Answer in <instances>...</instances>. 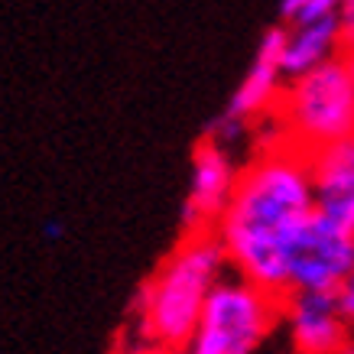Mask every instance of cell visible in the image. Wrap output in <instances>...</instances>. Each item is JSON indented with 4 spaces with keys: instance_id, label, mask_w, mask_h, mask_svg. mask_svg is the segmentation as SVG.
<instances>
[{
    "instance_id": "cell-1",
    "label": "cell",
    "mask_w": 354,
    "mask_h": 354,
    "mask_svg": "<svg viewBox=\"0 0 354 354\" xmlns=\"http://www.w3.org/2000/svg\"><path fill=\"white\" fill-rule=\"evenodd\" d=\"M315 215L309 153L273 133L260 137L254 156L241 166L215 234L234 273L273 296L290 290V254Z\"/></svg>"
},
{
    "instance_id": "cell-2",
    "label": "cell",
    "mask_w": 354,
    "mask_h": 354,
    "mask_svg": "<svg viewBox=\"0 0 354 354\" xmlns=\"http://www.w3.org/2000/svg\"><path fill=\"white\" fill-rule=\"evenodd\" d=\"M231 263L215 231H192L172 247L133 299V328L140 342L183 348L195 335L202 309Z\"/></svg>"
},
{
    "instance_id": "cell-3",
    "label": "cell",
    "mask_w": 354,
    "mask_h": 354,
    "mask_svg": "<svg viewBox=\"0 0 354 354\" xmlns=\"http://www.w3.org/2000/svg\"><path fill=\"white\" fill-rule=\"evenodd\" d=\"M270 127L302 153L354 137V72L348 59L338 55L312 72L286 78Z\"/></svg>"
},
{
    "instance_id": "cell-4",
    "label": "cell",
    "mask_w": 354,
    "mask_h": 354,
    "mask_svg": "<svg viewBox=\"0 0 354 354\" xmlns=\"http://www.w3.org/2000/svg\"><path fill=\"white\" fill-rule=\"evenodd\" d=\"M279 322V296L227 270L212 290L185 354H257Z\"/></svg>"
},
{
    "instance_id": "cell-5",
    "label": "cell",
    "mask_w": 354,
    "mask_h": 354,
    "mask_svg": "<svg viewBox=\"0 0 354 354\" xmlns=\"http://www.w3.org/2000/svg\"><path fill=\"white\" fill-rule=\"evenodd\" d=\"M283 32H286L283 23L263 30L244 78H241L237 88L231 91V97H227V104L221 108V114L208 124V133H205V137H212L234 150L237 143L247 140V133H254L260 124H267V120L273 118L277 101H279V95H283V85H286V78H290L286 68H283Z\"/></svg>"
},
{
    "instance_id": "cell-6",
    "label": "cell",
    "mask_w": 354,
    "mask_h": 354,
    "mask_svg": "<svg viewBox=\"0 0 354 354\" xmlns=\"http://www.w3.org/2000/svg\"><path fill=\"white\" fill-rule=\"evenodd\" d=\"M354 270V234L312 215L290 254V290L338 292Z\"/></svg>"
},
{
    "instance_id": "cell-7",
    "label": "cell",
    "mask_w": 354,
    "mask_h": 354,
    "mask_svg": "<svg viewBox=\"0 0 354 354\" xmlns=\"http://www.w3.org/2000/svg\"><path fill=\"white\" fill-rule=\"evenodd\" d=\"M241 166L234 162V150L205 137L192 150L189 162V179H185V198H183V234L192 231H215L218 218L225 215L231 192L237 185Z\"/></svg>"
},
{
    "instance_id": "cell-8",
    "label": "cell",
    "mask_w": 354,
    "mask_h": 354,
    "mask_svg": "<svg viewBox=\"0 0 354 354\" xmlns=\"http://www.w3.org/2000/svg\"><path fill=\"white\" fill-rule=\"evenodd\" d=\"M279 322L296 354H335L354 335L338 292L292 290L279 296Z\"/></svg>"
},
{
    "instance_id": "cell-9",
    "label": "cell",
    "mask_w": 354,
    "mask_h": 354,
    "mask_svg": "<svg viewBox=\"0 0 354 354\" xmlns=\"http://www.w3.org/2000/svg\"><path fill=\"white\" fill-rule=\"evenodd\" d=\"M315 215L354 234V137L309 153Z\"/></svg>"
},
{
    "instance_id": "cell-10",
    "label": "cell",
    "mask_w": 354,
    "mask_h": 354,
    "mask_svg": "<svg viewBox=\"0 0 354 354\" xmlns=\"http://www.w3.org/2000/svg\"><path fill=\"white\" fill-rule=\"evenodd\" d=\"M338 55H344L338 17L286 26V32H283V68H286L290 78L302 75V72H312V68L332 62Z\"/></svg>"
},
{
    "instance_id": "cell-11",
    "label": "cell",
    "mask_w": 354,
    "mask_h": 354,
    "mask_svg": "<svg viewBox=\"0 0 354 354\" xmlns=\"http://www.w3.org/2000/svg\"><path fill=\"white\" fill-rule=\"evenodd\" d=\"M342 0H279V23L283 26H299V23L332 20L338 17Z\"/></svg>"
},
{
    "instance_id": "cell-12",
    "label": "cell",
    "mask_w": 354,
    "mask_h": 354,
    "mask_svg": "<svg viewBox=\"0 0 354 354\" xmlns=\"http://www.w3.org/2000/svg\"><path fill=\"white\" fill-rule=\"evenodd\" d=\"M338 26H342L344 53L354 49V0H342L338 3Z\"/></svg>"
},
{
    "instance_id": "cell-13",
    "label": "cell",
    "mask_w": 354,
    "mask_h": 354,
    "mask_svg": "<svg viewBox=\"0 0 354 354\" xmlns=\"http://www.w3.org/2000/svg\"><path fill=\"white\" fill-rule=\"evenodd\" d=\"M338 302H342V312H344V319H348V325L354 328V270H351V277L342 283V290H338Z\"/></svg>"
},
{
    "instance_id": "cell-14",
    "label": "cell",
    "mask_w": 354,
    "mask_h": 354,
    "mask_svg": "<svg viewBox=\"0 0 354 354\" xmlns=\"http://www.w3.org/2000/svg\"><path fill=\"white\" fill-rule=\"evenodd\" d=\"M130 354H185L183 348H172V344H156V342H140Z\"/></svg>"
},
{
    "instance_id": "cell-15",
    "label": "cell",
    "mask_w": 354,
    "mask_h": 354,
    "mask_svg": "<svg viewBox=\"0 0 354 354\" xmlns=\"http://www.w3.org/2000/svg\"><path fill=\"white\" fill-rule=\"evenodd\" d=\"M335 354H354V335H351V338H348V342H344V344H342V348H338V351H335Z\"/></svg>"
},
{
    "instance_id": "cell-16",
    "label": "cell",
    "mask_w": 354,
    "mask_h": 354,
    "mask_svg": "<svg viewBox=\"0 0 354 354\" xmlns=\"http://www.w3.org/2000/svg\"><path fill=\"white\" fill-rule=\"evenodd\" d=\"M344 59H348V65H351V72H354V49H348V53H344Z\"/></svg>"
}]
</instances>
